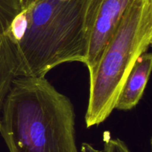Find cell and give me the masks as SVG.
<instances>
[{
    "mask_svg": "<svg viewBox=\"0 0 152 152\" xmlns=\"http://www.w3.org/2000/svg\"><path fill=\"white\" fill-rule=\"evenodd\" d=\"M152 68L151 53H142L128 75L120 95L115 109L129 111L137 106L143 95Z\"/></svg>",
    "mask_w": 152,
    "mask_h": 152,
    "instance_id": "6",
    "label": "cell"
},
{
    "mask_svg": "<svg viewBox=\"0 0 152 152\" xmlns=\"http://www.w3.org/2000/svg\"><path fill=\"white\" fill-rule=\"evenodd\" d=\"M152 41V0H134L122 17L89 76L85 121L99 126L115 109L123 84L138 58Z\"/></svg>",
    "mask_w": 152,
    "mask_h": 152,
    "instance_id": "3",
    "label": "cell"
},
{
    "mask_svg": "<svg viewBox=\"0 0 152 152\" xmlns=\"http://www.w3.org/2000/svg\"><path fill=\"white\" fill-rule=\"evenodd\" d=\"M71 99L45 77L15 79L3 102L0 134L10 152H79Z\"/></svg>",
    "mask_w": 152,
    "mask_h": 152,
    "instance_id": "1",
    "label": "cell"
},
{
    "mask_svg": "<svg viewBox=\"0 0 152 152\" xmlns=\"http://www.w3.org/2000/svg\"><path fill=\"white\" fill-rule=\"evenodd\" d=\"M102 152H132L126 142L119 138H111L109 133H104Z\"/></svg>",
    "mask_w": 152,
    "mask_h": 152,
    "instance_id": "7",
    "label": "cell"
},
{
    "mask_svg": "<svg viewBox=\"0 0 152 152\" xmlns=\"http://www.w3.org/2000/svg\"><path fill=\"white\" fill-rule=\"evenodd\" d=\"M16 45L19 77H45L58 65L85 63L93 25L91 0H29Z\"/></svg>",
    "mask_w": 152,
    "mask_h": 152,
    "instance_id": "2",
    "label": "cell"
},
{
    "mask_svg": "<svg viewBox=\"0 0 152 152\" xmlns=\"http://www.w3.org/2000/svg\"><path fill=\"white\" fill-rule=\"evenodd\" d=\"M134 0H91L94 7L93 25L88 42L84 65L89 76L94 71L96 63L122 17Z\"/></svg>",
    "mask_w": 152,
    "mask_h": 152,
    "instance_id": "4",
    "label": "cell"
},
{
    "mask_svg": "<svg viewBox=\"0 0 152 152\" xmlns=\"http://www.w3.org/2000/svg\"><path fill=\"white\" fill-rule=\"evenodd\" d=\"M21 9L20 0H0V120L4 99L13 81L19 77V61L10 28Z\"/></svg>",
    "mask_w": 152,
    "mask_h": 152,
    "instance_id": "5",
    "label": "cell"
},
{
    "mask_svg": "<svg viewBox=\"0 0 152 152\" xmlns=\"http://www.w3.org/2000/svg\"><path fill=\"white\" fill-rule=\"evenodd\" d=\"M28 1H29V0H20L21 3H22V6L24 4H25V3H27V2H28Z\"/></svg>",
    "mask_w": 152,
    "mask_h": 152,
    "instance_id": "8",
    "label": "cell"
}]
</instances>
